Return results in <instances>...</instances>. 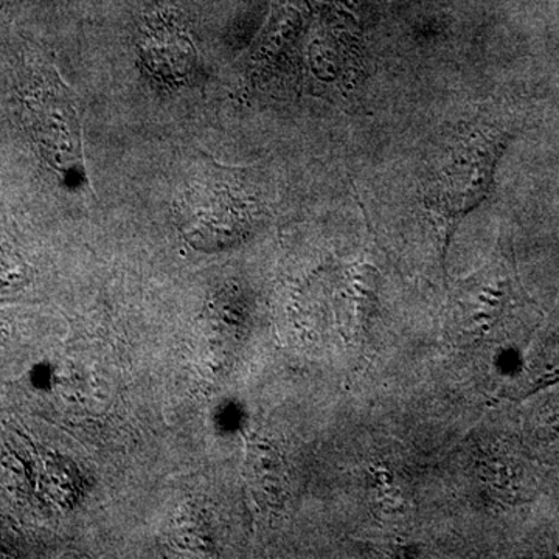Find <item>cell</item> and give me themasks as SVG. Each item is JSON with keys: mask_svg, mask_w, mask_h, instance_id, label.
Masks as SVG:
<instances>
[{"mask_svg": "<svg viewBox=\"0 0 559 559\" xmlns=\"http://www.w3.org/2000/svg\"><path fill=\"white\" fill-rule=\"evenodd\" d=\"M198 191H191L187 201L189 209L187 219L183 218V227L187 235L194 241V246H224L226 242L237 240L248 230L250 224V207L241 198H234L229 187H221V191L210 193L209 186Z\"/></svg>", "mask_w": 559, "mask_h": 559, "instance_id": "cell-2", "label": "cell"}, {"mask_svg": "<svg viewBox=\"0 0 559 559\" xmlns=\"http://www.w3.org/2000/svg\"><path fill=\"white\" fill-rule=\"evenodd\" d=\"M499 150V135L487 127L462 128L441 146L425 182V202L447 230L476 207L487 193Z\"/></svg>", "mask_w": 559, "mask_h": 559, "instance_id": "cell-1", "label": "cell"}, {"mask_svg": "<svg viewBox=\"0 0 559 559\" xmlns=\"http://www.w3.org/2000/svg\"><path fill=\"white\" fill-rule=\"evenodd\" d=\"M33 127L43 148L60 170L81 168L79 119L72 95L62 90L60 81L50 84L32 105Z\"/></svg>", "mask_w": 559, "mask_h": 559, "instance_id": "cell-3", "label": "cell"}]
</instances>
